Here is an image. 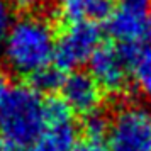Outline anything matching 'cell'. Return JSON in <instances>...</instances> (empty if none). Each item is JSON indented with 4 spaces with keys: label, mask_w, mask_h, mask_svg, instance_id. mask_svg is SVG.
<instances>
[{
    "label": "cell",
    "mask_w": 151,
    "mask_h": 151,
    "mask_svg": "<svg viewBox=\"0 0 151 151\" xmlns=\"http://www.w3.org/2000/svg\"><path fill=\"white\" fill-rule=\"evenodd\" d=\"M55 44L51 24L39 15H26L12 24L2 48L9 68L31 76L51 63Z\"/></svg>",
    "instance_id": "1"
},
{
    "label": "cell",
    "mask_w": 151,
    "mask_h": 151,
    "mask_svg": "<svg viewBox=\"0 0 151 151\" xmlns=\"http://www.w3.org/2000/svg\"><path fill=\"white\" fill-rule=\"evenodd\" d=\"M107 151H151V105L126 104L109 121Z\"/></svg>",
    "instance_id": "3"
},
{
    "label": "cell",
    "mask_w": 151,
    "mask_h": 151,
    "mask_svg": "<svg viewBox=\"0 0 151 151\" xmlns=\"http://www.w3.org/2000/svg\"><path fill=\"white\" fill-rule=\"evenodd\" d=\"M88 63L90 75L100 88L110 93H119L126 88L131 66L124 60L119 46L100 44Z\"/></svg>",
    "instance_id": "7"
},
{
    "label": "cell",
    "mask_w": 151,
    "mask_h": 151,
    "mask_svg": "<svg viewBox=\"0 0 151 151\" xmlns=\"http://www.w3.org/2000/svg\"><path fill=\"white\" fill-rule=\"evenodd\" d=\"M102 42V32L95 22L70 24L55 44V61L61 71L80 68L90 61Z\"/></svg>",
    "instance_id": "4"
},
{
    "label": "cell",
    "mask_w": 151,
    "mask_h": 151,
    "mask_svg": "<svg viewBox=\"0 0 151 151\" xmlns=\"http://www.w3.org/2000/svg\"><path fill=\"white\" fill-rule=\"evenodd\" d=\"M63 82H65V76L63 71L58 66H44L39 71H36L34 75H31V83H32V88L37 93H49V92H55V90L61 88Z\"/></svg>",
    "instance_id": "11"
},
{
    "label": "cell",
    "mask_w": 151,
    "mask_h": 151,
    "mask_svg": "<svg viewBox=\"0 0 151 151\" xmlns=\"http://www.w3.org/2000/svg\"><path fill=\"white\" fill-rule=\"evenodd\" d=\"M9 83H7V80H5V76H2L0 75V102L5 99V95H7V92H9Z\"/></svg>",
    "instance_id": "16"
},
{
    "label": "cell",
    "mask_w": 151,
    "mask_h": 151,
    "mask_svg": "<svg viewBox=\"0 0 151 151\" xmlns=\"http://www.w3.org/2000/svg\"><path fill=\"white\" fill-rule=\"evenodd\" d=\"M151 19V0H119L107 17V32L119 44L143 41Z\"/></svg>",
    "instance_id": "6"
},
{
    "label": "cell",
    "mask_w": 151,
    "mask_h": 151,
    "mask_svg": "<svg viewBox=\"0 0 151 151\" xmlns=\"http://www.w3.org/2000/svg\"><path fill=\"white\" fill-rule=\"evenodd\" d=\"M0 151H21V148H17L14 144L7 143V141H4V139H0Z\"/></svg>",
    "instance_id": "17"
},
{
    "label": "cell",
    "mask_w": 151,
    "mask_h": 151,
    "mask_svg": "<svg viewBox=\"0 0 151 151\" xmlns=\"http://www.w3.org/2000/svg\"><path fill=\"white\" fill-rule=\"evenodd\" d=\"M46 127L44 100L32 87L9 88L0 102V139L17 148L32 146Z\"/></svg>",
    "instance_id": "2"
},
{
    "label": "cell",
    "mask_w": 151,
    "mask_h": 151,
    "mask_svg": "<svg viewBox=\"0 0 151 151\" xmlns=\"http://www.w3.org/2000/svg\"><path fill=\"white\" fill-rule=\"evenodd\" d=\"M148 31H151V19H150V27H148Z\"/></svg>",
    "instance_id": "18"
},
{
    "label": "cell",
    "mask_w": 151,
    "mask_h": 151,
    "mask_svg": "<svg viewBox=\"0 0 151 151\" xmlns=\"http://www.w3.org/2000/svg\"><path fill=\"white\" fill-rule=\"evenodd\" d=\"M14 24V10L10 0H0V48L4 46L5 37Z\"/></svg>",
    "instance_id": "13"
},
{
    "label": "cell",
    "mask_w": 151,
    "mask_h": 151,
    "mask_svg": "<svg viewBox=\"0 0 151 151\" xmlns=\"http://www.w3.org/2000/svg\"><path fill=\"white\" fill-rule=\"evenodd\" d=\"M131 73L137 90L144 97L151 99V31L139 41L134 60L131 63Z\"/></svg>",
    "instance_id": "10"
},
{
    "label": "cell",
    "mask_w": 151,
    "mask_h": 151,
    "mask_svg": "<svg viewBox=\"0 0 151 151\" xmlns=\"http://www.w3.org/2000/svg\"><path fill=\"white\" fill-rule=\"evenodd\" d=\"M83 131L87 139H93V141H105L107 131H109V119L104 116L102 112H93L90 116L85 117V124H83Z\"/></svg>",
    "instance_id": "12"
},
{
    "label": "cell",
    "mask_w": 151,
    "mask_h": 151,
    "mask_svg": "<svg viewBox=\"0 0 151 151\" xmlns=\"http://www.w3.org/2000/svg\"><path fill=\"white\" fill-rule=\"evenodd\" d=\"M63 100L70 107L83 116H90L99 110L102 100V88L92 78L90 73L75 71L65 78L61 87Z\"/></svg>",
    "instance_id": "8"
},
{
    "label": "cell",
    "mask_w": 151,
    "mask_h": 151,
    "mask_svg": "<svg viewBox=\"0 0 151 151\" xmlns=\"http://www.w3.org/2000/svg\"><path fill=\"white\" fill-rule=\"evenodd\" d=\"M44 116L46 127L31 151H73L78 143V127L65 100L51 99L44 102Z\"/></svg>",
    "instance_id": "5"
},
{
    "label": "cell",
    "mask_w": 151,
    "mask_h": 151,
    "mask_svg": "<svg viewBox=\"0 0 151 151\" xmlns=\"http://www.w3.org/2000/svg\"><path fill=\"white\" fill-rule=\"evenodd\" d=\"M56 14L68 24L97 22L107 19L112 12L110 0H55Z\"/></svg>",
    "instance_id": "9"
},
{
    "label": "cell",
    "mask_w": 151,
    "mask_h": 151,
    "mask_svg": "<svg viewBox=\"0 0 151 151\" xmlns=\"http://www.w3.org/2000/svg\"><path fill=\"white\" fill-rule=\"evenodd\" d=\"M14 5H17L19 9H34V7H37L39 4H41L42 0H10Z\"/></svg>",
    "instance_id": "15"
},
{
    "label": "cell",
    "mask_w": 151,
    "mask_h": 151,
    "mask_svg": "<svg viewBox=\"0 0 151 151\" xmlns=\"http://www.w3.org/2000/svg\"><path fill=\"white\" fill-rule=\"evenodd\" d=\"M73 151H107L104 141H93V139H87L76 143V146L73 148Z\"/></svg>",
    "instance_id": "14"
}]
</instances>
